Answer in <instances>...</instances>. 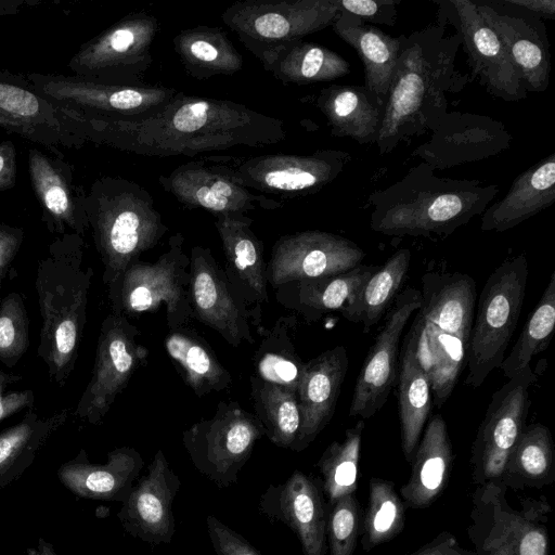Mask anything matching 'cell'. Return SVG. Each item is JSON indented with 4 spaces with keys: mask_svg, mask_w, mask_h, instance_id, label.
<instances>
[{
    "mask_svg": "<svg viewBox=\"0 0 555 555\" xmlns=\"http://www.w3.org/2000/svg\"><path fill=\"white\" fill-rule=\"evenodd\" d=\"M498 193L496 184L439 177L421 162L369 195L370 227L391 236H448L481 215Z\"/></svg>",
    "mask_w": 555,
    "mask_h": 555,
    "instance_id": "cell-3",
    "label": "cell"
},
{
    "mask_svg": "<svg viewBox=\"0 0 555 555\" xmlns=\"http://www.w3.org/2000/svg\"><path fill=\"white\" fill-rule=\"evenodd\" d=\"M30 555H57L52 543L48 542L43 538H40L37 542V546L34 550H28Z\"/></svg>",
    "mask_w": 555,
    "mask_h": 555,
    "instance_id": "cell-57",
    "label": "cell"
},
{
    "mask_svg": "<svg viewBox=\"0 0 555 555\" xmlns=\"http://www.w3.org/2000/svg\"><path fill=\"white\" fill-rule=\"evenodd\" d=\"M475 4L505 47L526 90L545 91L550 83L551 54L546 27L540 17L507 4L503 11L488 3Z\"/></svg>",
    "mask_w": 555,
    "mask_h": 555,
    "instance_id": "cell-25",
    "label": "cell"
},
{
    "mask_svg": "<svg viewBox=\"0 0 555 555\" xmlns=\"http://www.w3.org/2000/svg\"><path fill=\"white\" fill-rule=\"evenodd\" d=\"M16 149L12 141L0 142V192L12 189L16 183Z\"/></svg>",
    "mask_w": 555,
    "mask_h": 555,
    "instance_id": "cell-55",
    "label": "cell"
},
{
    "mask_svg": "<svg viewBox=\"0 0 555 555\" xmlns=\"http://www.w3.org/2000/svg\"><path fill=\"white\" fill-rule=\"evenodd\" d=\"M359 530L360 508L354 493L344 495L331 504L326 522L331 555H352Z\"/></svg>",
    "mask_w": 555,
    "mask_h": 555,
    "instance_id": "cell-49",
    "label": "cell"
},
{
    "mask_svg": "<svg viewBox=\"0 0 555 555\" xmlns=\"http://www.w3.org/2000/svg\"><path fill=\"white\" fill-rule=\"evenodd\" d=\"M0 127L59 153L89 138L81 113L38 93L26 77L0 72Z\"/></svg>",
    "mask_w": 555,
    "mask_h": 555,
    "instance_id": "cell-13",
    "label": "cell"
},
{
    "mask_svg": "<svg viewBox=\"0 0 555 555\" xmlns=\"http://www.w3.org/2000/svg\"><path fill=\"white\" fill-rule=\"evenodd\" d=\"M332 27L357 52L364 68L363 87L384 108L406 35L391 37L341 10Z\"/></svg>",
    "mask_w": 555,
    "mask_h": 555,
    "instance_id": "cell-30",
    "label": "cell"
},
{
    "mask_svg": "<svg viewBox=\"0 0 555 555\" xmlns=\"http://www.w3.org/2000/svg\"><path fill=\"white\" fill-rule=\"evenodd\" d=\"M206 528L217 555H261L244 537L214 515H207Z\"/></svg>",
    "mask_w": 555,
    "mask_h": 555,
    "instance_id": "cell-50",
    "label": "cell"
},
{
    "mask_svg": "<svg viewBox=\"0 0 555 555\" xmlns=\"http://www.w3.org/2000/svg\"><path fill=\"white\" fill-rule=\"evenodd\" d=\"M67 417L66 409L44 417L29 410L21 422L0 434V490L31 466L38 452Z\"/></svg>",
    "mask_w": 555,
    "mask_h": 555,
    "instance_id": "cell-40",
    "label": "cell"
},
{
    "mask_svg": "<svg viewBox=\"0 0 555 555\" xmlns=\"http://www.w3.org/2000/svg\"><path fill=\"white\" fill-rule=\"evenodd\" d=\"M156 17L132 13L83 43L68 62L75 76L95 82L139 86L152 64Z\"/></svg>",
    "mask_w": 555,
    "mask_h": 555,
    "instance_id": "cell-11",
    "label": "cell"
},
{
    "mask_svg": "<svg viewBox=\"0 0 555 555\" xmlns=\"http://www.w3.org/2000/svg\"><path fill=\"white\" fill-rule=\"evenodd\" d=\"M255 56L267 72L285 85L332 81L350 73V64L338 53L302 40L263 50Z\"/></svg>",
    "mask_w": 555,
    "mask_h": 555,
    "instance_id": "cell-35",
    "label": "cell"
},
{
    "mask_svg": "<svg viewBox=\"0 0 555 555\" xmlns=\"http://www.w3.org/2000/svg\"><path fill=\"white\" fill-rule=\"evenodd\" d=\"M404 506L393 482L372 477L369 482V500L361 528L364 551L390 541L404 527Z\"/></svg>",
    "mask_w": 555,
    "mask_h": 555,
    "instance_id": "cell-47",
    "label": "cell"
},
{
    "mask_svg": "<svg viewBox=\"0 0 555 555\" xmlns=\"http://www.w3.org/2000/svg\"><path fill=\"white\" fill-rule=\"evenodd\" d=\"M253 219L245 214L216 216L215 227L225 257L224 273L240 297L261 312L269 301L262 242L251 230Z\"/></svg>",
    "mask_w": 555,
    "mask_h": 555,
    "instance_id": "cell-28",
    "label": "cell"
},
{
    "mask_svg": "<svg viewBox=\"0 0 555 555\" xmlns=\"http://www.w3.org/2000/svg\"><path fill=\"white\" fill-rule=\"evenodd\" d=\"M163 189L190 208L219 215L245 214L255 209L273 210L283 204L235 182L217 157L182 164L158 179Z\"/></svg>",
    "mask_w": 555,
    "mask_h": 555,
    "instance_id": "cell-22",
    "label": "cell"
},
{
    "mask_svg": "<svg viewBox=\"0 0 555 555\" xmlns=\"http://www.w3.org/2000/svg\"><path fill=\"white\" fill-rule=\"evenodd\" d=\"M555 202V154L521 172L506 195L481 214L482 231L504 232Z\"/></svg>",
    "mask_w": 555,
    "mask_h": 555,
    "instance_id": "cell-33",
    "label": "cell"
},
{
    "mask_svg": "<svg viewBox=\"0 0 555 555\" xmlns=\"http://www.w3.org/2000/svg\"><path fill=\"white\" fill-rule=\"evenodd\" d=\"M410 555H477L475 551L464 548L456 538L443 531L431 541Z\"/></svg>",
    "mask_w": 555,
    "mask_h": 555,
    "instance_id": "cell-53",
    "label": "cell"
},
{
    "mask_svg": "<svg viewBox=\"0 0 555 555\" xmlns=\"http://www.w3.org/2000/svg\"><path fill=\"white\" fill-rule=\"evenodd\" d=\"M421 294L422 304L408 333L429 379L433 403L441 408L466 363L476 284L472 276L460 272H426Z\"/></svg>",
    "mask_w": 555,
    "mask_h": 555,
    "instance_id": "cell-4",
    "label": "cell"
},
{
    "mask_svg": "<svg viewBox=\"0 0 555 555\" xmlns=\"http://www.w3.org/2000/svg\"><path fill=\"white\" fill-rule=\"evenodd\" d=\"M29 346V322L20 294L7 295L0 304V360L14 366Z\"/></svg>",
    "mask_w": 555,
    "mask_h": 555,
    "instance_id": "cell-48",
    "label": "cell"
},
{
    "mask_svg": "<svg viewBox=\"0 0 555 555\" xmlns=\"http://www.w3.org/2000/svg\"><path fill=\"white\" fill-rule=\"evenodd\" d=\"M144 461L133 448L121 447L107 454L104 464L89 462L81 450L57 469V478L75 495L122 503L140 477Z\"/></svg>",
    "mask_w": 555,
    "mask_h": 555,
    "instance_id": "cell-29",
    "label": "cell"
},
{
    "mask_svg": "<svg viewBox=\"0 0 555 555\" xmlns=\"http://www.w3.org/2000/svg\"><path fill=\"white\" fill-rule=\"evenodd\" d=\"M447 2L453 14L448 13L444 17L455 25L473 77L494 98L506 102L527 98L528 91L505 47L477 12L475 2Z\"/></svg>",
    "mask_w": 555,
    "mask_h": 555,
    "instance_id": "cell-21",
    "label": "cell"
},
{
    "mask_svg": "<svg viewBox=\"0 0 555 555\" xmlns=\"http://www.w3.org/2000/svg\"><path fill=\"white\" fill-rule=\"evenodd\" d=\"M397 377L401 448L411 463L431 410L433 392L409 333L403 339Z\"/></svg>",
    "mask_w": 555,
    "mask_h": 555,
    "instance_id": "cell-38",
    "label": "cell"
},
{
    "mask_svg": "<svg viewBox=\"0 0 555 555\" xmlns=\"http://www.w3.org/2000/svg\"><path fill=\"white\" fill-rule=\"evenodd\" d=\"M460 47L459 33H447L444 17L405 37L375 142L380 155L438 127L448 113V93L468 81L455 69Z\"/></svg>",
    "mask_w": 555,
    "mask_h": 555,
    "instance_id": "cell-2",
    "label": "cell"
},
{
    "mask_svg": "<svg viewBox=\"0 0 555 555\" xmlns=\"http://www.w3.org/2000/svg\"><path fill=\"white\" fill-rule=\"evenodd\" d=\"M1 281V280H0Z\"/></svg>",
    "mask_w": 555,
    "mask_h": 555,
    "instance_id": "cell-59",
    "label": "cell"
},
{
    "mask_svg": "<svg viewBox=\"0 0 555 555\" xmlns=\"http://www.w3.org/2000/svg\"><path fill=\"white\" fill-rule=\"evenodd\" d=\"M264 435L256 415L238 402L220 401L215 414L182 434L195 469L219 488L234 485L256 442Z\"/></svg>",
    "mask_w": 555,
    "mask_h": 555,
    "instance_id": "cell-10",
    "label": "cell"
},
{
    "mask_svg": "<svg viewBox=\"0 0 555 555\" xmlns=\"http://www.w3.org/2000/svg\"><path fill=\"white\" fill-rule=\"evenodd\" d=\"M315 106L325 116L333 135L349 138L359 144L376 142L384 108L363 86L323 88Z\"/></svg>",
    "mask_w": 555,
    "mask_h": 555,
    "instance_id": "cell-36",
    "label": "cell"
},
{
    "mask_svg": "<svg viewBox=\"0 0 555 555\" xmlns=\"http://www.w3.org/2000/svg\"><path fill=\"white\" fill-rule=\"evenodd\" d=\"M173 48L186 73L195 79L230 76L242 69L243 56L218 27L196 26L178 33Z\"/></svg>",
    "mask_w": 555,
    "mask_h": 555,
    "instance_id": "cell-39",
    "label": "cell"
},
{
    "mask_svg": "<svg viewBox=\"0 0 555 555\" xmlns=\"http://www.w3.org/2000/svg\"><path fill=\"white\" fill-rule=\"evenodd\" d=\"M554 327L555 272H552L539 302L527 319L511 352L505 356L500 366L503 375L509 379L530 366L532 358L547 348Z\"/></svg>",
    "mask_w": 555,
    "mask_h": 555,
    "instance_id": "cell-45",
    "label": "cell"
},
{
    "mask_svg": "<svg viewBox=\"0 0 555 555\" xmlns=\"http://www.w3.org/2000/svg\"><path fill=\"white\" fill-rule=\"evenodd\" d=\"M260 507L294 531L304 555H325L327 517L323 495L313 478L295 470L283 483L263 493Z\"/></svg>",
    "mask_w": 555,
    "mask_h": 555,
    "instance_id": "cell-26",
    "label": "cell"
},
{
    "mask_svg": "<svg viewBox=\"0 0 555 555\" xmlns=\"http://www.w3.org/2000/svg\"><path fill=\"white\" fill-rule=\"evenodd\" d=\"M365 251L337 234L308 230L281 236L272 247L266 266L268 284L334 275L362 263Z\"/></svg>",
    "mask_w": 555,
    "mask_h": 555,
    "instance_id": "cell-19",
    "label": "cell"
},
{
    "mask_svg": "<svg viewBox=\"0 0 555 555\" xmlns=\"http://www.w3.org/2000/svg\"><path fill=\"white\" fill-rule=\"evenodd\" d=\"M79 112L89 141L144 156L193 157L235 146L263 147L286 138L279 118L234 101L183 92L135 117Z\"/></svg>",
    "mask_w": 555,
    "mask_h": 555,
    "instance_id": "cell-1",
    "label": "cell"
},
{
    "mask_svg": "<svg viewBox=\"0 0 555 555\" xmlns=\"http://www.w3.org/2000/svg\"><path fill=\"white\" fill-rule=\"evenodd\" d=\"M410 464L411 475L400 495L410 508L428 507L443 491L453 464L452 443L441 415L428 421Z\"/></svg>",
    "mask_w": 555,
    "mask_h": 555,
    "instance_id": "cell-32",
    "label": "cell"
},
{
    "mask_svg": "<svg viewBox=\"0 0 555 555\" xmlns=\"http://www.w3.org/2000/svg\"><path fill=\"white\" fill-rule=\"evenodd\" d=\"M295 315L280 317L266 330L254 354L256 376L264 382L284 387L297 395L305 362L296 351Z\"/></svg>",
    "mask_w": 555,
    "mask_h": 555,
    "instance_id": "cell-43",
    "label": "cell"
},
{
    "mask_svg": "<svg viewBox=\"0 0 555 555\" xmlns=\"http://www.w3.org/2000/svg\"><path fill=\"white\" fill-rule=\"evenodd\" d=\"M217 159L235 182L249 190L296 197L319 192L333 182L351 156L339 150H318L309 155L268 154Z\"/></svg>",
    "mask_w": 555,
    "mask_h": 555,
    "instance_id": "cell-14",
    "label": "cell"
},
{
    "mask_svg": "<svg viewBox=\"0 0 555 555\" xmlns=\"http://www.w3.org/2000/svg\"><path fill=\"white\" fill-rule=\"evenodd\" d=\"M529 275L524 254L507 258L487 279L468 340L465 385L478 388L500 369L522 309Z\"/></svg>",
    "mask_w": 555,
    "mask_h": 555,
    "instance_id": "cell-7",
    "label": "cell"
},
{
    "mask_svg": "<svg viewBox=\"0 0 555 555\" xmlns=\"http://www.w3.org/2000/svg\"><path fill=\"white\" fill-rule=\"evenodd\" d=\"M16 376L0 371V421L15 414L23 409H31L34 392L31 390H10L9 385L16 380Z\"/></svg>",
    "mask_w": 555,
    "mask_h": 555,
    "instance_id": "cell-52",
    "label": "cell"
},
{
    "mask_svg": "<svg viewBox=\"0 0 555 555\" xmlns=\"http://www.w3.org/2000/svg\"><path fill=\"white\" fill-rule=\"evenodd\" d=\"M396 0H337L339 10L365 23L393 26L397 21Z\"/></svg>",
    "mask_w": 555,
    "mask_h": 555,
    "instance_id": "cell-51",
    "label": "cell"
},
{
    "mask_svg": "<svg viewBox=\"0 0 555 555\" xmlns=\"http://www.w3.org/2000/svg\"><path fill=\"white\" fill-rule=\"evenodd\" d=\"M410 262V249L397 250L378 266L339 313L352 323H361L367 333L388 312L408 275Z\"/></svg>",
    "mask_w": 555,
    "mask_h": 555,
    "instance_id": "cell-41",
    "label": "cell"
},
{
    "mask_svg": "<svg viewBox=\"0 0 555 555\" xmlns=\"http://www.w3.org/2000/svg\"><path fill=\"white\" fill-rule=\"evenodd\" d=\"M363 429L364 421L359 420L346 430L341 441H333L325 449L318 462L322 489L330 505L357 490Z\"/></svg>",
    "mask_w": 555,
    "mask_h": 555,
    "instance_id": "cell-46",
    "label": "cell"
},
{
    "mask_svg": "<svg viewBox=\"0 0 555 555\" xmlns=\"http://www.w3.org/2000/svg\"><path fill=\"white\" fill-rule=\"evenodd\" d=\"M503 483L478 486L472 495L467 534L477 555H550L548 517L544 499H527L513 507Z\"/></svg>",
    "mask_w": 555,
    "mask_h": 555,
    "instance_id": "cell-8",
    "label": "cell"
},
{
    "mask_svg": "<svg viewBox=\"0 0 555 555\" xmlns=\"http://www.w3.org/2000/svg\"><path fill=\"white\" fill-rule=\"evenodd\" d=\"M86 214L107 292L168 231L147 190L119 177H102L92 183L86 194Z\"/></svg>",
    "mask_w": 555,
    "mask_h": 555,
    "instance_id": "cell-6",
    "label": "cell"
},
{
    "mask_svg": "<svg viewBox=\"0 0 555 555\" xmlns=\"http://www.w3.org/2000/svg\"><path fill=\"white\" fill-rule=\"evenodd\" d=\"M422 304L420 289L408 287L386 313L354 384L349 416L367 420L386 403L397 380L399 343L411 317Z\"/></svg>",
    "mask_w": 555,
    "mask_h": 555,
    "instance_id": "cell-20",
    "label": "cell"
},
{
    "mask_svg": "<svg viewBox=\"0 0 555 555\" xmlns=\"http://www.w3.org/2000/svg\"><path fill=\"white\" fill-rule=\"evenodd\" d=\"M184 236H170L167 249L154 261L132 262L117 285L108 292L113 313L139 315L166 309L169 330L185 326L193 318L190 302V256L183 250Z\"/></svg>",
    "mask_w": 555,
    "mask_h": 555,
    "instance_id": "cell-9",
    "label": "cell"
},
{
    "mask_svg": "<svg viewBox=\"0 0 555 555\" xmlns=\"http://www.w3.org/2000/svg\"><path fill=\"white\" fill-rule=\"evenodd\" d=\"M348 363L344 346H336L305 362L297 391L301 423L294 451L305 450L331 422Z\"/></svg>",
    "mask_w": 555,
    "mask_h": 555,
    "instance_id": "cell-27",
    "label": "cell"
},
{
    "mask_svg": "<svg viewBox=\"0 0 555 555\" xmlns=\"http://www.w3.org/2000/svg\"><path fill=\"white\" fill-rule=\"evenodd\" d=\"M34 89L59 104L82 112L112 116L144 115L170 100L177 90L164 86H117L78 76L31 73L25 76Z\"/></svg>",
    "mask_w": 555,
    "mask_h": 555,
    "instance_id": "cell-18",
    "label": "cell"
},
{
    "mask_svg": "<svg viewBox=\"0 0 555 555\" xmlns=\"http://www.w3.org/2000/svg\"><path fill=\"white\" fill-rule=\"evenodd\" d=\"M377 268L361 263L343 273L285 283L275 288L276 300L315 322L330 312H340Z\"/></svg>",
    "mask_w": 555,
    "mask_h": 555,
    "instance_id": "cell-34",
    "label": "cell"
},
{
    "mask_svg": "<svg viewBox=\"0 0 555 555\" xmlns=\"http://www.w3.org/2000/svg\"><path fill=\"white\" fill-rule=\"evenodd\" d=\"M512 134L490 116L448 112L431 137L412 153L433 169H447L493 157L511 147Z\"/></svg>",
    "mask_w": 555,
    "mask_h": 555,
    "instance_id": "cell-23",
    "label": "cell"
},
{
    "mask_svg": "<svg viewBox=\"0 0 555 555\" xmlns=\"http://www.w3.org/2000/svg\"><path fill=\"white\" fill-rule=\"evenodd\" d=\"M338 13L337 0H243L221 18L256 55L332 26Z\"/></svg>",
    "mask_w": 555,
    "mask_h": 555,
    "instance_id": "cell-12",
    "label": "cell"
},
{
    "mask_svg": "<svg viewBox=\"0 0 555 555\" xmlns=\"http://www.w3.org/2000/svg\"><path fill=\"white\" fill-rule=\"evenodd\" d=\"M140 331L127 317L111 313L102 322L92 375L74 415L90 424H100L116 397L145 361L149 350L138 340Z\"/></svg>",
    "mask_w": 555,
    "mask_h": 555,
    "instance_id": "cell-16",
    "label": "cell"
},
{
    "mask_svg": "<svg viewBox=\"0 0 555 555\" xmlns=\"http://www.w3.org/2000/svg\"><path fill=\"white\" fill-rule=\"evenodd\" d=\"M555 480V449L550 429L533 423L524 427L501 477L506 488H542Z\"/></svg>",
    "mask_w": 555,
    "mask_h": 555,
    "instance_id": "cell-42",
    "label": "cell"
},
{
    "mask_svg": "<svg viewBox=\"0 0 555 555\" xmlns=\"http://www.w3.org/2000/svg\"><path fill=\"white\" fill-rule=\"evenodd\" d=\"M181 481L158 450L117 513L124 530L152 545L167 544L176 531L172 505Z\"/></svg>",
    "mask_w": 555,
    "mask_h": 555,
    "instance_id": "cell-24",
    "label": "cell"
},
{
    "mask_svg": "<svg viewBox=\"0 0 555 555\" xmlns=\"http://www.w3.org/2000/svg\"><path fill=\"white\" fill-rule=\"evenodd\" d=\"M502 3L522 9L538 17L555 18L554 0H502Z\"/></svg>",
    "mask_w": 555,
    "mask_h": 555,
    "instance_id": "cell-56",
    "label": "cell"
},
{
    "mask_svg": "<svg viewBox=\"0 0 555 555\" xmlns=\"http://www.w3.org/2000/svg\"><path fill=\"white\" fill-rule=\"evenodd\" d=\"M250 389L255 415L264 435L275 446L293 449L301 423L297 395L256 375L250 376Z\"/></svg>",
    "mask_w": 555,
    "mask_h": 555,
    "instance_id": "cell-44",
    "label": "cell"
},
{
    "mask_svg": "<svg viewBox=\"0 0 555 555\" xmlns=\"http://www.w3.org/2000/svg\"><path fill=\"white\" fill-rule=\"evenodd\" d=\"M166 353L184 383L197 397L218 392L232 385V375L215 351L186 326L169 330L164 340Z\"/></svg>",
    "mask_w": 555,
    "mask_h": 555,
    "instance_id": "cell-37",
    "label": "cell"
},
{
    "mask_svg": "<svg viewBox=\"0 0 555 555\" xmlns=\"http://www.w3.org/2000/svg\"><path fill=\"white\" fill-rule=\"evenodd\" d=\"M18 4L17 1H0V15L17 12Z\"/></svg>",
    "mask_w": 555,
    "mask_h": 555,
    "instance_id": "cell-58",
    "label": "cell"
},
{
    "mask_svg": "<svg viewBox=\"0 0 555 555\" xmlns=\"http://www.w3.org/2000/svg\"><path fill=\"white\" fill-rule=\"evenodd\" d=\"M28 170L34 192L53 228L60 232L69 228L82 236L89 229L86 194L74 188L67 164L29 149Z\"/></svg>",
    "mask_w": 555,
    "mask_h": 555,
    "instance_id": "cell-31",
    "label": "cell"
},
{
    "mask_svg": "<svg viewBox=\"0 0 555 555\" xmlns=\"http://www.w3.org/2000/svg\"><path fill=\"white\" fill-rule=\"evenodd\" d=\"M189 271L193 318L216 331L232 347L244 341L254 344L250 326L260 324L261 312L248 307L234 291L208 247H192Z\"/></svg>",
    "mask_w": 555,
    "mask_h": 555,
    "instance_id": "cell-17",
    "label": "cell"
},
{
    "mask_svg": "<svg viewBox=\"0 0 555 555\" xmlns=\"http://www.w3.org/2000/svg\"><path fill=\"white\" fill-rule=\"evenodd\" d=\"M23 240L21 229L0 223V280L3 279L16 256Z\"/></svg>",
    "mask_w": 555,
    "mask_h": 555,
    "instance_id": "cell-54",
    "label": "cell"
},
{
    "mask_svg": "<svg viewBox=\"0 0 555 555\" xmlns=\"http://www.w3.org/2000/svg\"><path fill=\"white\" fill-rule=\"evenodd\" d=\"M537 382L528 366L492 393L472 446V475L477 487L502 483L504 466L529 413L530 388Z\"/></svg>",
    "mask_w": 555,
    "mask_h": 555,
    "instance_id": "cell-15",
    "label": "cell"
},
{
    "mask_svg": "<svg viewBox=\"0 0 555 555\" xmlns=\"http://www.w3.org/2000/svg\"><path fill=\"white\" fill-rule=\"evenodd\" d=\"M92 278L93 269L83 267L82 236L75 233L56 240L37 269L42 319L38 356L51 380L61 387L77 361Z\"/></svg>",
    "mask_w": 555,
    "mask_h": 555,
    "instance_id": "cell-5",
    "label": "cell"
}]
</instances>
